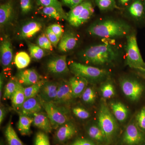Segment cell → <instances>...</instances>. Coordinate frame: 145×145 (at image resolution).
I'll return each instance as SVG.
<instances>
[{"instance_id":"f5cc1de1","label":"cell","mask_w":145,"mask_h":145,"mask_svg":"<svg viewBox=\"0 0 145 145\" xmlns=\"http://www.w3.org/2000/svg\"></svg>"},{"instance_id":"7bdbcfd3","label":"cell","mask_w":145,"mask_h":145,"mask_svg":"<svg viewBox=\"0 0 145 145\" xmlns=\"http://www.w3.org/2000/svg\"><path fill=\"white\" fill-rule=\"evenodd\" d=\"M51 30L61 39L63 35V30L61 25L58 24H53L49 26Z\"/></svg>"},{"instance_id":"bcb514c9","label":"cell","mask_w":145,"mask_h":145,"mask_svg":"<svg viewBox=\"0 0 145 145\" xmlns=\"http://www.w3.org/2000/svg\"><path fill=\"white\" fill-rule=\"evenodd\" d=\"M7 110L3 105L1 104L0 106V124L2 123L7 114Z\"/></svg>"},{"instance_id":"8992f818","label":"cell","mask_w":145,"mask_h":145,"mask_svg":"<svg viewBox=\"0 0 145 145\" xmlns=\"http://www.w3.org/2000/svg\"><path fill=\"white\" fill-rule=\"evenodd\" d=\"M69 69L75 76L85 78L88 82L101 80L108 75L107 72L103 69L75 62L71 63Z\"/></svg>"},{"instance_id":"ab89813d","label":"cell","mask_w":145,"mask_h":145,"mask_svg":"<svg viewBox=\"0 0 145 145\" xmlns=\"http://www.w3.org/2000/svg\"><path fill=\"white\" fill-rule=\"evenodd\" d=\"M136 123L143 132L145 131V107H143L137 113L136 117Z\"/></svg>"},{"instance_id":"816d5d0a","label":"cell","mask_w":145,"mask_h":145,"mask_svg":"<svg viewBox=\"0 0 145 145\" xmlns=\"http://www.w3.org/2000/svg\"><path fill=\"white\" fill-rule=\"evenodd\" d=\"M145 5V0H144Z\"/></svg>"},{"instance_id":"9c48e42d","label":"cell","mask_w":145,"mask_h":145,"mask_svg":"<svg viewBox=\"0 0 145 145\" xmlns=\"http://www.w3.org/2000/svg\"><path fill=\"white\" fill-rule=\"evenodd\" d=\"M144 132L139 128L136 123H130L125 130L122 142L125 145H141L144 142Z\"/></svg>"},{"instance_id":"4dcf8cb0","label":"cell","mask_w":145,"mask_h":145,"mask_svg":"<svg viewBox=\"0 0 145 145\" xmlns=\"http://www.w3.org/2000/svg\"><path fill=\"white\" fill-rule=\"evenodd\" d=\"M144 6L140 0H135L129 8L130 15L133 18H139L142 16L144 13Z\"/></svg>"},{"instance_id":"5bb4252c","label":"cell","mask_w":145,"mask_h":145,"mask_svg":"<svg viewBox=\"0 0 145 145\" xmlns=\"http://www.w3.org/2000/svg\"><path fill=\"white\" fill-rule=\"evenodd\" d=\"M59 83L46 81L42 86L38 97L42 101L46 102H53L56 96Z\"/></svg>"},{"instance_id":"f1b7e54d","label":"cell","mask_w":145,"mask_h":145,"mask_svg":"<svg viewBox=\"0 0 145 145\" xmlns=\"http://www.w3.org/2000/svg\"><path fill=\"white\" fill-rule=\"evenodd\" d=\"M46 81L42 79L32 85L24 88L25 99H28L38 96L42 86Z\"/></svg>"},{"instance_id":"f546056e","label":"cell","mask_w":145,"mask_h":145,"mask_svg":"<svg viewBox=\"0 0 145 145\" xmlns=\"http://www.w3.org/2000/svg\"><path fill=\"white\" fill-rule=\"evenodd\" d=\"M31 62V58L26 52L22 51L18 52L15 58V63L18 69L25 68Z\"/></svg>"},{"instance_id":"7a4b0ae2","label":"cell","mask_w":145,"mask_h":145,"mask_svg":"<svg viewBox=\"0 0 145 145\" xmlns=\"http://www.w3.org/2000/svg\"><path fill=\"white\" fill-rule=\"evenodd\" d=\"M81 57L87 63L103 65L115 61L118 57V52L111 45L105 43L86 49L81 54Z\"/></svg>"},{"instance_id":"e575fe53","label":"cell","mask_w":145,"mask_h":145,"mask_svg":"<svg viewBox=\"0 0 145 145\" xmlns=\"http://www.w3.org/2000/svg\"><path fill=\"white\" fill-rule=\"evenodd\" d=\"M28 48L30 56L33 59L40 60L44 56L45 52L43 49L38 45L30 44H29Z\"/></svg>"},{"instance_id":"8d00e7d4","label":"cell","mask_w":145,"mask_h":145,"mask_svg":"<svg viewBox=\"0 0 145 145\" xmlns=\"http://www.w3.org/2000/svg\"><path fill=\"white\" fill-rule=\"evenodd\" d=\"M34 145H50L48 136L44 131H39L36 133L34 139Z\"/></svg>"},{"instance_id":"4fadbf2b","label":"cell","mask_w":145,"mask_h":145,"mask_svg":"<svg viewBox=\"0 0 145 145\" xmlns=\"http://www.w3.org/2000/svg\"><path fill=\"white\" fill-rule=\"evenodd\" d=\"M1 62L4 70L11 66L13 58V51L11 42L8 37H5L1 42Z\"/></svg>"},{"instance_id":"d4e9b609","label":"cell","mask_w":145,"mask_h":145,"mask_svg":"<svg viewBox=\"0 0 145 145\" xmlns=\"http://www.w3.org/2000/svg\"><path fill=\"white\" fill-rule=\"evenodd\" d=\"M5 135L8 145H25L18 137L10 120L6 127Z\"/></svg>"},{"instance_id":"52a82bcc","label":"cell","mask_w":145,"mask_h":145,"mask_svg":"<svg viewBox=\"0 0 145 145\" xmlns=\"http://www.w3.org/2000/svg\"><path fill=\"white\" fill-rule=\"evenodd\" d=\"M94 13V8L90 1H85L71 9L67 13V19L71 25L79 27L90 19Z\"/></svg>"},{"instance_id":"ac0fdd59","label":"cell","mask_w":145,"mask_h":145,"mask_svg":"<svg viewBox=\"0 0 145 145\" xmlns=\"http://www.w3.org/2000/svg\"><path fill=\"white\" fill-rule=\"evenodd\" d=\"M33 125L46 133H50L53 129L50 120L46 113L40 112L34 114Z\"/></svg>"},{"instance_id":"d6a6232c","label":"cell","mask_w":145,"mask_h":145,"mask_svg":"<svg viewBox=\"0 0 145 145\" xmlns=\"http://www.w3.org/2000/svg\"><path fill=\"white\" fill-rule=\"evenodd\" d=\"M101 91L102 96L105 99L112 98L115 93L114 86L110 82H107L103 84L101 86Z\"/></svg>"},{"instance_id":"d6986e66","label":"cell","mask_w":145,"mask_h":145,"mask_svg":"<svg viewBox=\"0 0 145 145\" xmlns=\"http://www.w3.org/2000/svg\"><path fill=\"white\" fill-rule=\"evenodd\" d=\"M68 82L75 99L82 96L88 83L85 78L75 75L71 78Z\"/></svg>"},{"instance_id":"cb8c5ba5","label":"cell","mask_w":145,"mask_h":145,"mask_svg":"<svg viewBox=\"0 0 145 145\" xmlns=\"http://www.w3.org/2000/svg\"><path fill=\"white\" fill-rule=\"evenodd\" d=\"M24 88L19 82L17 88L10 99L12 106L14 109L17 110L20 108L26 100Z\"/></svg>"},{"instance_id":"c3c4849f","label":"cell","mask_w":145,"mask_h":145,"mask_svg":"<svg viewBox=\"0 0 145 145\" xmlns=\"http://www.w3.org/2000/svg\"><path fill=\"white\" fill-rule=\"evenodd\" d=\"M119 1L121 4L124 5H125V4H126L130 0H119Z\"/></svg>"},{"instance_id":"ba28073f","label":"cell","mask_w":145,"mask_h":145,"mask_svg":"<svg viewBox=\"0 0 145 145\" xmlns=\"http://www.w3.org/2000/svg\"><path fill=\"white\" fill-rule=\"evenodd\" d=\"M120 85L125 96L133 102L139 100L144 91L143 85L137 80L132 78H123L120 80Z\"/></svg>"},{"instance_id":"ffe728a7","label":"cell","mask_w":145,"mask_h":145,"mask_svg":"<svg viewBox=\"0 0 145 145\" xmlns=\"http://www.w3.org/2000/svg\"><path fill=\"white\" fill-rule=\"evenodd\" d=\"M14 12V4L13 1L10 0L0 6V24L1 26L5 25L13 17Z\"/></svg>"},{"instance_id":"603a6c76","label":"cell","mask_w":145,"mask_h":145,"mask_svg":"<svg viewBox=\"0 0 145 145\" xmlns=\"http://www.w3.org/2000/svg\"><path fill=\"white\" fill-rule=\"evenodd\" d=\"M33 118L29 116L20 114L18 128L21 135L27 136L31 134V125L33 123Z\"/></svg>"},{"instance_id":"836d02e7","label":"cell","mask_w":145,"mask_h":145,"mask_svg":"<svg viewBox=\"0 0 145 145\" xmlns=\"http://www.w3.org/2000/svg\"><path fill=\"white\" fill-rule=\"evenodd\" d=\"M37 4L41 7H53L63 14L65 13L62 7V3L58 0H36Z\"/></svg>"},{"instance_id":"9a60e30c","label":"cell","mask_w":145,"mask_h":145,"mask_svg":"<svg viewBox=\"0 0 145 145\" xmlns=\"http://www.w3.org/2000/svg\"><path fill=\"white\" fill-rule=\"evenodd\" d=\"M16 78L23 86H29L42 80V78L34 69L21 71L17 74Z\"/></svg>"},{"instance_id":"60d3db41","label":"cell","mask_w":145,"mask_h":145,"mask_svg":"<svg viewBox=\"0 0 145 145\" xmlns=\"http://www.w3.org/2000/svg\"><path fill=\"white\" fill-rule=\"evenodd\" d=\"M21 13L26 15L31 11L33 8V0H20Z\"/></svg>"},{"instance_id":"7402d4cb","label":"cell","mask_w":145,"mask_h":145,"mask_svg":"<svg viewBox=\"0 0 145 145\" xmlns=\"http://www.w3.org/2000/svg\"><path fill=\"white\" fill-rule=\"evenodd\" d=\"M42 28V24L36 21H31L22 27L20 36L23 39L31 38L40 31Z\"/></svg>"},{"instance_id":"5b68a950","label":"cell","mask_w":145,"mask_h":145,"mask_svg":"<svg viewBox=\"0 0 145 145\" xmlns=\"http://www.w3.org/2000/svg\"><path fill=\"white\" fill-rule=\"evenodd\" d=\"M39 99L50 120L53 129H57L60 126L69 121L67 108L57 105L52 102H45Z\"/></svg>"},{"instance_id":"ee69618b","label":"cell","mask_w":145,"mask_h":145,"mask_svg":"<svg viewBox=\"0 0 145 145\" xmlns=\"http://www.w3.org/2000/svg\"><path fill=\"white\" fill-rule=\"evenodd\" d=\"M86 1L87 0H62V3L71 9Z\"/></svg>"},{"instance_id":"7dc6e473","label":"cell","mask_w":145,"mask_h":145,"mask_svg":"<svg viewBox=\"0 0 145 145\" xmlns=\"http://www.w3.org/2000/svg\"><path fill=\"white\" fill-rule=\"evenodd\" d=\"M4 84V75L3 72H2L0 75V99H1L3 96V91Z\"/></svg>"},{"instance_id":"2e32d148","label":"cell","mask_w":145,"mask_h":145,"mask_svg":"<svg viewBox=\"0 0 145 145\" xmlns=\"http://www.w3.org/2000/svg\"><path fill=\"white\" fill-rule=\"evenodd\" d=\"M36 97L25 100L22 105L18 110L20 114L29 116L41 111L42 106L39 97Z\"/></svg>"},{"instance_id":"44dd1931","label":"cell","mask_w":145,"mask_h":145,"mask_svg":"<svg viewBox=\"0 0 145 145\" xmlns=\"http://www.w3.org/2000/svg\"><path fill=\"white\" fill-rule=\"evenodd\" d=\"M110 108L117 121H125L128 116V110L124 104L119 102H112L110 104Z\"/></svg>"},{"instance_id":"6da1fadb","label":"cell","mask_w":145,"mask_h":145,"mask_svg":"<svg viewBox=\"0 0 145 145\" xmlns=\"http://www.w3.org/2000/svg\"><path fill=\"white\" fill-rule=\"evenodd\" d=\"M130 29L124 22L108 19L92 25L88 32L92 36L108 39L123 37L129 33Z\"/></svg>"},{"instance_id":"1f68e13d","label":"cell","mask_w":145,"mask_h":145,"mask_svg":"<svg viewBox=\"0 0 145 145\" xmlns=\"http://www.w3.org/2000/svg\"><path fill=\"white\" fill-rule=\"evenodd\" d=\"M82 100L86 104H93L96 100V91L92 87H87L82 96Z\"/></svg>"},{"instance_id":"277c9868","label":"cell","mask_w":145,"mask_h":145,"mask_svg":"<svg viewBox=\"0 0 145 145\" xmlns=\"http://www.w3.org/2000/svg\"><path fill=\"white\" fill-rule=\"evenodd\" d=\"M125 50L127 65L131 68L145 71V63L140 53L135 34H131L127 36Z\"/></svg>"},{"instance_id":"4316f807","label":"cell","mask_w":145,"mask_h":145,"mask_svg":"<svg viewBox=\"0 0 145 145\" xmlns=\"http://www.w3.org/2000/svg\"><path fill=\"white\" fill-rule=\"evenodd\" d=\"M40 13L50 18L57 20L67 19V13L65 14L53 7H42Z\"/></svg>"},{"instance_id":"484cf974","label":"cell","mask_w":145,"mask_h":145,"mask_svg":"<svg viewBox=\"0 0 145 145\" xmlns=\"http://www.w3.org/2000/svg\"><path fill=\"white\" fill-rule=\"evenodd\" d=\"M87 132L89 137L97 142L107 143L105 135L99 125H91L88 128Z\"/></svg>"},{"instance_id":"83f0119b","label":"cell","mask_w":145,"mask_h":145,"mask_svg":"<svg viewBox=\"0 0 145 145\" xmlns=\"http://www.w3.org/2000/svg\"><path fill=\"white\" fill-rule=\"evenodd\" d=\"M18 82H19L16 77H13L10 78L5 86L3 93V100L5 101L11 99L12 95L17 88Z\"/></svg>"},{"instance_id":"8fae6325","label":"cell","mask_w":145,"mask_h":145,"mask_svg":"<svg viewBox=\"0 0 145 145\" xmlns=\"http://www.w3.org/2000/svg\"><path fill=\"white\" fill-rule=\"evenodd\" d=\"M77 132L75 125L69 121L57 129L54 134V140L58 144H64L74 137Z\"/></svg>"},{"instance_id":"f6af8a7d","label":"cell","mask_w":145,"mask_h":145,"mask_svg":"<svg viewBox=\"0 0 145 145\" xmlns=\"http://www.w3.org/2000/svg\"><path fill=\"white\" fill-rule=\"evenodd\" d=\"M70 145H95L91 141L84 138H79Z\"/></svg>"},{"instance_id":"3957f363","label":"cell","mask_w":145,"mask_h":145,"mask_svg":"<svg viewBox=\"0 0 145 145\" xmlns=\"http://www.w3.org/2000/svg\"><path fill=\"white\" fill-rule=\"evenodd\" d=\"M98 122L106 138L107 143L110 144L114 141L119 131L117 119L107 104L103 102L101 104L98 113Z\"/></svg>"},{"instance_id":"30bf717a","label":"cell","mask_w":145,"mask_h":145,"mask_svg":"<svg viewBox=\"0 0 145 145\" xmlns=\"http://www.w3.org/2000/svg\"><path fill=\"white\" fill-rule=\"evenodd\" d=\"M74 99L69 82L63 80L59 83L57 96L52 103L57 105L67 108Z\"/></svg>"},{"instance_id":"b9f144b4","label":"cell","mask_w":145,"mask_h":145,"mask_svg":"<svg viewBox=\"0 0 145 145\" xmlns=\"http://www.w3.org/2000/svg\"><path fill=\"white\" fill-rule=\"evenodd\" d=\"M45 34L49 39L50 41L52 44V45L55 48H57L60 39H59L54 32L49 27L46 28L45 31Z\"/></svg>"},{"instance_id":"74e56055","label":"cell","mask_w":145,"mask_h":145,"mask_svg":"<svg viewBox=\"0 0 145 145\" xmlns=\"http://www.w3.org/2000/svg\"><path fill=\"white\" fill-rule=\"evenodd\" d=\"M37 44L43 49L50 50L52 48V44L45 34H42L38 37Z\"/></svg>"},{"instance_id":"7c38bea8","label":"cell","mask_w":145,"mask_h":145,"mask_svg":"<svg viewBox=\"0 0 145 145\" xmlns=\"http://www.w3.org/2000/svg\"><path fill=\"white\" fill-rule=\"evenodd\" d=\"M46 68L50 72L56 75H63L70 71L65 55L57 56L50 59L47 63Z\"/></svg>"},{"instance_id":"681fc988","label":"cell","mask_w":145,"mask_h":145,"mask_svg":"<svg viewBox=\"0 0 145 145\" xmlns=\"http://www.w3.org/2000/svg\"><path fill=\"white\" fill-rule=\"evenodd\" d=\"M140 74L145 80V71H142V72L140 73Z\"/></svg>"},{"instance_id":"d590c367","label":"cell","mask_w":145,"mask_h":145,"mask_svg":"<svg viewBox=\"0 0 145 145\" xmlns=\"http://www.w3.org/2000/svg\"><path fill=\"white\" fill-rule=\"evenodd\" d=\"M95 3L101 10L112 9L117 7L115 0H95Z\"/></svg>"},{"instance_id":"f35d334b","label":"cell","mask_w":145,"mask_h":145,"mask_svg":"<svg viewBox=\"0 0 145 145\" xmlns=\"http://www.w3.org/2000/svg\"><path fill=\"white\" fill-rule=\"evenodd\" d=\"M73 114L79 119L85 120L90 117V114L85 109L80 106H76L72 108Z\"/></svg>"},{"instance_id":"f907efd6","label":"cell","mask_w":145,"mask_h":145,"mask_svg":"<svg viewBox=\"0 0 145 145\" xmlns=\"http://www.w3.org/2000/svg\"><path fill=\"white\" fill-rule=\"evenodd\" d=\"M0 145H4V144L3 142V141H1V144H0Z\"/></svg>"},{"instance_id":"e0dca14e","label":"cell","mask_w":145,"mask_h":145,"mask_svg":"<svg viewBox=\"0 0 145 145\" xmlns=\"http://www.w3.org/2000/svg\"><path fill=\"white\" fill-rule=\"evenodd\" d=\"M78 42V38L75 34L71 31H68L63 34L60 40L58 49L61 52H68L75 48Z\"/></svg>"}]
</instances>
